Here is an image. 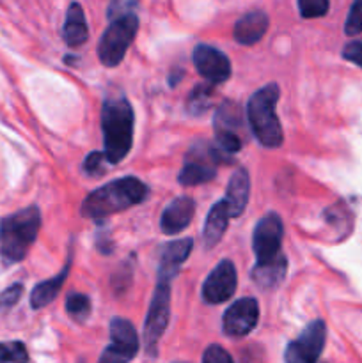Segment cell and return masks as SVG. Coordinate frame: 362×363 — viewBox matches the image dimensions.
I'll list each match as a JSON object with an SVG mask.
<instances>
[{"mask_svg":"<svg viewBox=\"0 0 362 363\" xmlns=\"http://www.w3.org/2000/svg\"><path fill=\"white\" fill-rule=\"evenodd\" d=\"M21 294H23V286L21 284H13L7 289L0 293V308H11L20 301Z\"/></svg>","mask_w":362,"mask_h":363,"instance_id":"29","label":"cell"},{"mask_svg":"<svg viewBox=\"0 0 362 363\" xmlns=\"http://www.w3.org/2000/svg\"><path fill=\"white\" fill-rule=\"evenodd\" d=\"M259 319V307L254 298H241L226 311L222 319V330L227 337H245L256 328Z\"/></svg>","mask_w":362,"mask_h":363,"instance_id":"12","label":"cell"},{"mask_svg":"<svg viewBox=\"0 0 362 363\" xmlns=\"http://www.w3.org/2000/svg\"><path fill=\"white\" fill-rule=\"evenodd\" d=\"M27 347L20 340L0 342V363H27Z\"/></svg>","mask_w":362,"mask_h":363,"instance_id":"25","label":"cell"},{"mask_svg":"<svg viewBox=\"0 0 362 363\" xmlns=\"http://www.w3.org/2000/svg\"><path fill=\"white\" fill-rule=\"evenodd\" d=\"M62 38L66 41V45L71 46V48H77V46L84 45L87 41V20H85V13L80 4L73 2L67 7L66 21H64L62 27Z\"/></svg>","mask_w":362,"mask_h":363,"instance_id":"19","label":"cell"},{"mask_svg":"<svg viewBox=\"0 0 362 363\" xmlns=\"http://www.w3.org/2000/svg\"><path fill=\"white\" fill-rule=\"evenodd\" d=\"M266 30H268V16L261 11H254V13L245 14L243 18L236 21V25H234V39L240 45L251 46L261 41Z\"/></svg>","mask_w":362,"mask_h":363,"instance_id":"18","label":"cell"},{"mask_svg":"<svg viewBox=\"0 0 362 363\" xmlns=\"http://www.w3.org/2000/svg\"><path fill=\"white\" fill-rule=\"evenodd\" d=\"M67 275H70V262L64 266L59 275L48 279L46 282L38 284L31 293V307L34 311H39V308H45L46 305L52 303L57 298V294L60 293V289H62L64 280H66Z\"/></svg>","mask_w":362,"mask_h":363,"instance_id":"22","label":"cell"},{"mask_svg":"<svg viewBox=\"0 0 362 363\" xmlns=\"http://www.w3.org/2000/svg\"><path fill=\"white\" fill-rule=\"evenodd\" d=\"M279 94V85L268 84L256 91L247 105V117L252 133L259 144L270 149L280 147L284 140L283 126L275 113Z\"/></svg>","mask_w":362,"mask_h":363,"instance_id":"4","label":"cell"},{"mask_svg":"<svg viewBox=\"0 0 362 363\" xmlns=\"http://www.w3.org/2000/svg\"><path fill=\"white\" fill-rule=\"evenodd\" d=\"M138 30V20L133 13L114 18L112 23L103 32L98 45V55L106 67H116L126 55Z\"/></svg>","mask_w":362,"mask_h":363,"instance_id":"5","label":"cell"},{"mask_svg":"<svg viewBox=\"0 0 362 363\" xmlns=\"http://www.w3.org/2000/svg\"><path fill=\"white\" fill-rule=\"evenodd\" d=\"M195 213V202L190 197H177L163 209L160 227L167 236H176L190 225Z\"/></svg>","mask_w":362,"mask_h":363,"instance_id":"15","label":"cell"},{"mask_svg":"<svg viewBox=\"0 0 362 363\" xmlns=\"http://www.w3.org/2000/svg\"><path fill=\"white\" fill-rule=\"evenodd\" d=\"M135 116L124 96H109L102 108L103 144L105 158L110 165L123 162L133 144Z\"/></svg>","mask_w":362,"mask_h":363,"instance_id":"2","label":"cell"},{"mask_svg":"<svg viewBox=\"0 0 362 363\" xmlns=\"http://www.w3.org/2000/svg\"><path fill=\"white\" fill-rule=\"evenodd\" d=\"M284 225L277 213H268L258 222L252 236V250H254L256 262L272 261L279 257L283 252Z\"/></svg>","mask_w":362,"mask_h":363,"instance_id":"10","label":"cell"},{"mask_svg":"<svg viewBox=\"0 0 362 363\" xmlns=\"http://www.w3.org/2000/svg\"><path fill=\"white\" fill-rule=\"evenodd\" d=\"M202 363H233V358H231V354L224 347L213 344V346H209L204 351Z\"/></svg>","mask_w":362,"mask_h":363,"instance_id":"30","label":"cell"},{"mask_svg":"<svg viewBox=\"0 0 362 363\" xmlns=\"http://www.w3.org/2000/svg\"><path fill=\"white\" fill-rule=\"evenodd\" d=\"M286 257L280 254L279 257L272 259V261L256 262L254 269L251 272V277L261 289H272V287L279 286L283 282L284 275H286Z\"/></svg>","mask_w":362,"mask_h":363,"instance_id":"20","label":"cell"},{"mask_svg":"<svg viewBox=\"0 0 362 363\" xmlns=\"http://www.w3.org/2000/svg\"><path fill=\"white\" fill-rule=\"evenodd\" d=\"M91 300L80 293H71L66 298V312L78 323H84L91 315Z\"/></svg>","mask_w":362,"mask_h":363,"instance_id":"24","label":"cell"},{"mask_svg":"<svg viewBox=\"0 0 362 363\" xmlns=\"http://www.w3.org/2000/svg\"><path fill=\"white\" fill-rule=\"evenodd\" d=\"M215 145L226 155L233 156L241 149L245 140L243 112L234 101H224L216 108L215 119Z\"/></svg>","mask_w":362,"mask_h":363,"instance_id":"6","label":"cell"},{"mask_svg":"<svg viewBox=\"0 0 362 363\" xmlns=\"http://www.w3.org/2000/svg\"><path fill=\"white\" fill-rule=\"evenodd\" d=\"M298 9L304 18L325 16L329 11V0H298Z\"/></svg>","mask_w":362,"mask_h":363,"instance_id":"27","label":"cell"},{"mask_svg":"<svg viewBox=\"0 0 362 363\" xmlns=\"http://www.w3.org/2000/svg\"><path fill=\"white\" fill-rule=\"evenodd\" d=\"M137 0H114L109 7V18H119L124 16V14L131 13V7L135 6Z\"/></svg>","mask_w":362,"mask_h":363,"instance_id":"31","label":"cell"},{"mask_svg":"<svg viewBox=\"0 0 362 363\" xmlns=\"http://www.w3.org/2000/svg\"><path fill=\"white\" fill-rule=\"evenodd\" d=\"M212 99H213L212 84L206 82L204 85H197V87L190 92V96H188V101H187L188 112H190L192 116H201V113H204L206 110L209 108Z\"/></svg>","mask_w":362,"mask_h":363,"instance_id":"23","label":"cell"},{"mask_svg":"<svg viewBox=\"0 0 362 363\" xmlns=\"http://www.w3.org/2000/svg\"><path fill=\"white\" fill-rule=\"evenodd\" d=\"M194 64L199 74L208 84H224L231 77V62L226 53L208 45H199L194 50Z\"/></svg>","mask_w":362,"mask_h":363,"instance_id":"14","label":"cell"},{"mask_svg":"<svg viewBox=\"0 0 362 363\" xmlns=\"http://www.w3.org/2000/svg\"><path fill=\"white\" fill-rule=\"evenodd\" d=\"M327 326L323 321H312L304 328V332L287 344L286 363H318L319 354L325 347Z\"/></svg>","mask_w":362,"mask_h":363,"instance_id":"11","label":"cell"},{"mask_svg":"<svg viewBox=\"0 0 362 363\" xmlns=\"http://www.w3.org/2000/svg\"><path fill=\"white\" fill-rule=\"evenodd\" d=\"M231 215L227 209L226 201L216 202L209 211L208 218H206L204 233H202V240H204L206 248H213L220 240H222L224 233L227 230V223H229Z\"/></svg>","mask_w":362,"mask_h":363,"instance_id":"21","label":"cell"},{"mask_svg":"<svg viewBox=\"0 0 362 363\" xmlns=\"http://www.w3.org/2000/svg\"><path fill=\"white\" fill-rule=\"evenodd\" d=\"M238 286L236 268L231 261H220L202 284V298L206 303L219 305L229 300Z\"/></svg>","mask_w":362,"mask_h":363,"instance_id":"13","label":"cell"},{"mask_svg":"<svg viewBox=\"0 0 362 363\" xmlns=\"http://www.w3.org/2000/svg\"><path fill=\"white\" fill-rule=\"evenodd\" d=\"M149 188L137 177H121L98 190L91 191L80 206V215L85 218L102 220L110 215L130 209L148 199Z\"/></svg>","mask_w":362,"mask_h":363,"instance_id":"1","label":"cell"},{"mask_svg":"<svg viewBox=\"0 0 362 363\" xmlns=\"http://www.w3.org/2000/svg\"><path fill=\"white\" fill-rule=\"evenodd\" d=\"M248 194H251V179H248V172L245 169H236L231 176L229 184H227V195L226 204L229 209L231 218H236L245 211L248 202Z\"/></svg>","mask_w":362,"mask_h":363,"instance_id":"17","label":"cell"},{"mask_svg":"<svg viewBox=\"0 0 362 363\" xmlns=\"http://www.w3.org/2000/svg\"><path fill=\"white\" fill-rule=\"evenodd\" d=\"M194 241L190 238H181V240L170 241L165 247L162 248L160 254V268H158V279L169 280L172 282L174 277L180 273L181 264L188 259L190 255Z\"/></svg>","mask_w":362,"mask_h":363,"instance_id":"16","label":"cell"},{"mask_svg":"<svg viewBox=\"0 0 362 363\" xmlns=\"http://www.w3.org/2000/svg\"><path fill=\"white\" fill-rule=\"evenodd\" d=\"M343 57L362 67V41H351L344 46Z\"/></svg>","mask_w":362,"mask_h":363,"instance_id":"32","label":"cell"},{"mask_svg":"<svg viewBox=\"0 0 362 363\" xmlns=\"http://www.w3.org/2000/svg\"><path fill=\"white\" fill-rule=\"evenodd\" d=\"M105 163H109V162H106V158H105V152L92 151L91 155L85 158L84 167H82V169H84V172L87 174V176L99 177L106 170Z\"/></svg>","mask_w":362,"mask_h":363,"instance_id":"28","label":"cell"},{"mask_svg":"<svg viewBox=\"0 0 362 363\" xmlns=\"http://www.w3.org/2000/svg\"><path fill=\"white\" fill-rule=\"evenodd\" d=\"M216 165H220V163L216 160L213 144L197 142V144L192 145V149L185 156V165L177 176V181L183 186L208 183L216 176Z\"/></svg>","mask_w":362,"mask_h":363,"instance_id":"8","label":"cell"},{"mask_svg":"<svg viewBox=\"0 0 362 363\" xmlns=\"http://www.w3.org/2000/svg\"><path fill=\"white\" fill-rule=\"evenodd\" d=\"M344 32H346V35L362 34V0H355L351 4L346 23H344Z\"/></svg>","mask_w":362,"mask_h":363,"instance_id":"26","label":"cell"},{"mask_svg":"<svg viewBox=\"0 0 362 363\" xmlns=\"http://www.w3.org/2000/svg\"><path fill=\"white\" fill-rule=\"evenodd\" d=\"M110 344L99 363H130L138 351V335L133 325L123 318H114L109 326Z\"/></svg>","mask_w":362,"mask_h":363,"instance_id":"9","label":"cell"},{"mask_svg":"<svg viewBox=\"0 0 362 363\" xmlns=\"http://www.w3.org/2000/svg\"><path fill=\"white\" fill-rule=\"evenodd\" d=\"M41 227L38 206L20 209L0 222V257L4 264H14L27 257Z\"/></svg>","mask_w":362,"mask_h":363,"instance_id":"3","label":"cell"},{"mask_svg":"<svg viewBox=\"0 0 362 363\" xmlns=\"http://www.w3.org/2000/svg\"><path fill=\"white\" fill-rule=\"evenodd\" d=\"M170 315V282L158 279L155 294H153L151 307L144 325V344L148 354H156V346L169 325Z\"/></svg>","mask_w":362,"mask_h":363,"instance_id":"7","label":"cell"}]
</instances>
